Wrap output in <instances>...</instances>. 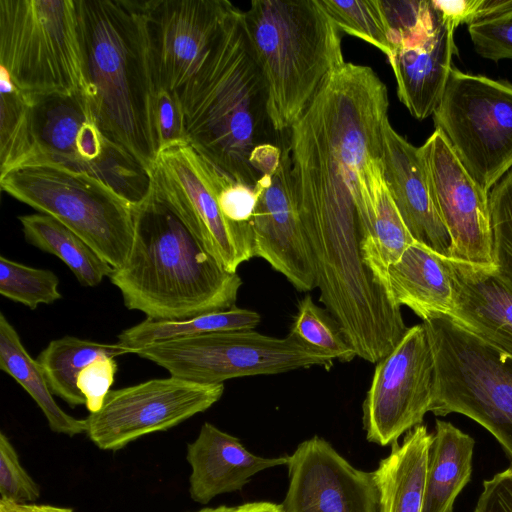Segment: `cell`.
<instances>
[{
	"instance_id": "cell-39",
	"label": "cell",
	"mask_w": 512,
	"mask_h": 512,
	"mask_svg": "<svg viewBox=\"0 0 512 512\" xmlns=\"http://www.w3.org/2000/svg\"><path fill=\"white\" fill-rule=\"evenodd\" d=\"M117 371L114 357H100L85 366L77 377V387L85 397L90 413L99 411L110 392Z\"/></svg>"
},
{
	"instance_id": "cell-46",
	"label": "cell",
	"mask_w": 512,
	"mask_h": 512,
	"mask_svg": "<svg viewBox=\"0 0 512 512\" xmlns=\"http://www.w3.org/2000/svg\"><path fill=\"white\" fill-rule=\"evenodd\" d=\"M0 512H8L5 508L0 506Z\"/></svg>"
},
{
	"instance_id": "cell-27",
	"label": "cell",
	"mask_w": 512,
	"mask_h": 512,
	"mask_svg": "<svg viewBox=\"0 0 512 512\" xmlns=\"http://www.w3.org/2000/svg\"><path fill=\"white\" fill-rule=\"evenodd\" d=\"M18 219L26 241L58 257L81 285L95 287L113 272L114 268L107 261L55 218L35 213L21 215Z\"/></svg>"
},
{
	"instance_id": "cell-28",
	"label": "cell",
	"mask_w": 512,
	"mask_h": 512,
	"mask_svg": "<svg viewBox=\"0 0 512 512\" xmlns=\"http://www.w3.org/2000/svg\"><path fill=\"white\" fill-rule=\"evenodd\" d=\"M135 353L118 343H100L64 336L52 340L37 356L49 389L53 395L64 400L71 408L85 405L86 400L77 387L81 370L100 357H116Z\"/></svg>"
},
{
	"instance_id": "cell-13",
	"label": "cell",
	"mask_w": 512,
	"mask_h": 512,
	"mask_svg": "<svg viewBox=\"0 0 512 512\" xmlns=\"http://www.w3.org/2000/svg\"><path fill=\"white\" fill-rule=\"evenodd\" d=\"M419 150L433 205L451 238V259L494 266L488 194L469 176L439 130Z\"/></svg>"
},
{
	"instance_id": "cell-24",
	"label": "cell",
	"mask_w": 512,
	"mask_h": 512,
	"mask_svg": "<svg viewBox=\"0 0 512 512\" xmlns=\"http://www.w3.org/2000/svg\"><path fill=\"white\" fill-rule=\"evenodd\" d=\"M432 433L420 424L407 432L401 444L373 471L378 512H422L426 469Z\"/></svg>"
},
{
	"instance_id": "cell-8",
	"label": "cell",
	"mask_w": 512,
	"mask_h": 512,
	"mask_svg": "<svg viewBox=\"0 0 512 512\" xmlns=\"http://www.w3.org/2000/svg\"><path fill=\"white\" fill-rule=\"evenodd\" d=\"M135 354L166 369L170 376L200 384L281 374L314 366L330 369L331 353L297 337H273L254 329L205 333L155 342Z\"/></svg>"
},
{
	"instance_id": "cell-31",
	"label": "cell",
	"mask_w": 512,
	"mask_h": 512,
	"mask_svg": "<svg viewBox=\"0 0 512 512\" xmlns=\"http://www.w3.org/2000/svg\"><path fill=\"white\" fill-rule=\"evenodd\" d=\"M320 1L341 31L373 45L387 57L391 54V29L381 0Z\"/></svg>"
},
{
	"instance_id": "cell-32",
	"label": "cell",
	"mask_w": 512,
	"mask_h": 512,
	"mask_svg": "<svg viewBox=\"0 0 512 512\" xmlns=\"http://www.w3.org/2000/svg\"><path fill=\"white\" fill-rule=\"evenodd\" d=\"M59 278L51 270L34 268L0 256V293L34 310L61 299Z\"/></svg>"
},
{
	"instance_id": "cell-12",
	"label": "cell",
	"mask_w": 512,
	"mask_h": 512,
	"mask_svg": "<svg viewBox=\"0 0 512 512\" xmlns=\"http://www.w3.org/2000/svg\"><path fill=\"white\" fill-rule=\"evenodd\" d=\"M223 392V383L200 384L173 376L110 390L101 409L85 419L86 434L101 450H120L206 411Z\"/></svg>"
},
{
	"instance_id": "cell-1",
	"label": "cell",
	"mask_w": 512,
	"mask_h": 512,
	"mask_svg": "<svg viewBox=\"0 0 512 512\" xmlns=\"http://www.w3.org/2000/svg\"><path fill=\"white\" fill-rule=\"evenodd\" d=\"M90 102L104 137L149 171L158 90L146 1L78 0Z\"/></svg>"
},
{
	"instance_id": "cell-19",
	"label": "cell",
	"mask_w": 512,
	"mask_h": 512,
	"mask_svg": "<svg viewBox=\"0 0 512 512\" xmlns=\"http://www.w3.org/2000/svg\"><path fill=\"white\" fill-rule=\"evenodd\" d=\"M382 138L385 177L407 229L417 243L451 259V238L433 205L419 147L399 135L388 118Z\"/></svg>"
},
{
	"instance_id": "cell-20",
	"label": "cell",
	"mask_w": 512,
	"mask_h": 512,
	"mask_svg": "<svg viewBox=\"0 0 512 512\" xmlns=\"http://www.w3.org/2000/svg\"><path fill=\"white\" fill-rule=\"evenodd\" d=\"M358 182L356 210L362 259L376 283L386 292L388 268L416 241L390 192L383 155L367 161Z\"/></svg>"
},
{
	"instance_id": "cell-44",
	"label": "cell",
	"mask_w": 512,
	"mask_h": 512,
	"mask_svg": "<svg viewBox=\"0 0 512 512\" xmlns=\"http://www.w3.org/2000/svg\"><path fill=\"white\" fill-rule=\"evenodd\" d=\"M236 512H284L281 504L268 501L249 502L237 506Z\"/></svg>"
},
{
	"instance_id": "cell-37",
	"label": "cell",
	"mask_w": 512,
	"mask_h": 512,
	"mask_svg": "<svg viewBox=\"0 0 512 512\" xmlns=\"http://www.w3.org/2000/svg\"><path fill=\"white\" fill-rule=\"evenodd\" d=\"M259 197L256 186L237 182L225 175L218 189L217 200L222 215L232 226L250 228Z\"/></svg>"
},
{
	"instance_id": "cell-40",
	"label": "cell",
	"mask_w": 512,
	"mask_h": 512,
	"mask_svg": "<svg viewBox=\"0 0 512 512\" xmlns=\"http://www.w3.org/2000/svg\"><path fill=\"white\" fill-rule=\"evenodd\" d=\"M440 18L454 27L468 25L507 8L509 0H431Z\"/></svg>"
},
{
	"instance_id": "cell-45",
	"label": "cell",
	"mask_w": 512,
	"mask_h": 512,
	"mask_svg": "<svg viewBox=\"0 0 512 512\" xmlns=\"http://www.w3.org/2000/svg\"><path fill=\"white\" fill-rule=\"evenodd\" d=\"M236 511H237V506H234V507L219 506V507H215V508H211V507L203 508L196 512H236Z\"/></svg>"
},
{
	"instance_id": "cell-29",
	"label": "cell",
	"mask_w": 512,
	"mask_h": 512,
	"mask_svg": "<svg viewBox=\"0 0 512 512\" xmlns=\"http://www.w3.org/2000/svg\"><path fill=\"white\" fill-rule=\"evenodd\" d=\"M260 320L261 317L257 312L236 306L185 320H153L146 318L144 321L123 330L118 335L117 343L135 352L149 344L175 338L220 331L254 329Z\"/></svg>"
},
{
	"instance_id": "cell-2",
	"label": "cell",
	"mask_w": 512,
	"mask_h": 512,
	"mask_svg": "<svg viewBox=\"0 0 512 512\" xmlns=\"http://www.w3.org/2000/svg\"><path fill=\"white\" fill-rule=\"evenodd\" d=\"M175 93L184 113L187 142L222 172L254 187L260 176L249 163L250 155L256 146L267 143L271 124L265 82L242 10L233 6L200 66Z\"/></svg>"
},
{
	"instance_id": "cell-25",
	"label": "cell",
	"mask_w": 512,
	"mask_h": 512,
	"mask_svg": "<svg viewBox=\"0 0 512 512\" xmlns=\"http://www.w3.org/2000/svg\"><path fill=\"white\" fill-rule=\"evenodd\" d=\"M474 439L447 421L436 420L429 448L422 512H453L472 474Z\"/></svg>"
},
{
	"instance_id": "cell-5",
	"label": "cell",
	"mask_w": 512,
	"mask_h": 512,
	"mask_svg": "<svg viewBox=\"0 0 512 512\" xmlns=\"http://www.w3.org/2000/svg\"><path fill=\"white\" fill-rule=\"evenodd\" d=\"M0 64L29 97L90 100L78 0H0Z\"/></svg>"
},
{
	"instance_id": "cell-33",
	"label": "cell",
	"mask_w": 512,
	"mask_h": 512,
	"mask_svg": "<svg viewBox=\"0 0 512 512\" xmlns=\"http://www.w3.org/2000/svg\"><path fill=\"white\" fill-rule=\"evenodd\" d=\"M289 334L312 347L331 353L341 362H350L357 356L337 321L316 305L310 294L299 301Z\"/></svg>"
},
{
	"instance_id": "cell-9",
	"label": "cell",
	"mask_w": 512,
	"mask_h": 512,
	"mask_svg": "<svg viewBox=\"0 0 512 512\" xmlns=\"http://www.w3.org/2000/svg\"><path fill=\"white\" fill-rule=\"evenodd\" d=\"M433 118L466 172L489 194L512 168V84L452 67Z\"/></svg>"
},
{
	"instance_id": "cell-4",
	"label": "cell",
	"mask_w": 512,
	"mask_h": 512,
	"mask_svg": "<svg viewBox=\"0 0 512 512\" xmlns=\"http://www.w3.org/2000/svg\"><path fill=\"white\" fill-rule=\"evenodd\" d=\"M243 19L271 127L289 130L345 63L341 30L320 0H253Z\"/></svg>"
},
{
	"instance_id": "cell-41",
	"label": "cell",
	"mask_w": 512,
	"mask_h": 512,
	"mask_svg": "<svg viewBox=\"0 0 512 512\" xmlns=\"http://www.w3.org/2000/svg\"><path fill=\"white\" fill-rule=\"evenodd\" d=\"M474 512H512V465L483 482Z\"/></svg>"
},
{
	"instance_id": "cell-11",
	"label": "cell",
	"mask_w": 512,
	"mask_h": 512,
	"mask_svg": "<svg viewBox=\"0 0 512 512\" xmlns=\"http://www.w3.org/2000/svg\"><path fill=\"white\" fill-rule=\"evenodd\" d=\"M436 387L434 353L423 323L409 327L375 366L363 402L369 442L387 446L422 424Z\"/></svg>"
},
{
	"instance_id": "cell-6",
	"label": "cell",
	"mask_w": 512,
	"mask_h": 512,
	"mask_svg": "<svg viewBox=\"0 0 512 512\" xmlns=\"http://www.w3.org/2000/svg\"><path fill=\"white\" fill-rule=\"evenodd\" d=\"M0 186L72 230L114 269L126 263L134 241L136 204L99 177L34 159L0 175Z\"/></svg>"
},
{
	"instance_id": "cell-22",
	"label": "cell",
	"mask_w": 512,
	"mask_h": 512,
	"mask_svg": "<svg viewBox=\"0 0 512 512\" xmlns=\"http://www.w3.org/2000/svg\"><path fill=\"white\" fill-rule=\"evenodd\" d=\"M455 28L441 19L429 36L397 45L387 57L392 67L399 100L418 120L433 115L444 93L457 53Z\"/></svg>"
},
{
	"instance_id": "cell-7",
	"label": "cell",
	"mask_w": 512,
	"mask_h": 512,
	"mask_svg": "<svg viewBox=\"0 0 512 512\" xmlns=\"http://www.w3.org/2000/svg\"><path fill=\"white\" fill-rule=\"evenodd\" d=\"M436 365L429 412L465 415L488 430L512 465V357L486 344L450 315L422 322Z\"/></svg>"
},
{
	"instance_id": "cell-34",
	"label": "cell",
	"mask_w": 512,
	"mask_h": 512,
	"mask_svg": "<svg viewBox=\"0 0 512 512\" xmlns=\"http://www.w3.org/2000/svg\"><path fill=\"white\" fill-rule=\"evenodd\" d=\"M494 266L512 283V168L488 194Z\"/></svg>"
},
{
	"instance_id": "cell-23",
	"label": "cell",
	"mask_w": 512,
	"mask_h": 512,
	"mask_svg": "<svg viewBox=\"0 0 512 512\" xmlns=\"http://www.w3.org/2000/svg\"><path fill=\"white\" fill-rule=\"evenodd\" d=\"M386 293L395 305L407 306L423 321L453 310V287L444 257L417 242L388 268Z\"/></svg>"
},
{
	"instance_id": "cell-17",
	"label": "cell",
	"mask_w": 512,
	"mask_h": 512,
	"mask_svg": "<svg viewBox=\"0 0 512 512\" xmlns=\"http://www.w3.org/2000/svg\"><path fill=\"white\" fill-rule=\"evenodd\" d=\"M29 98L37 147L34 159H45L96 175L109 149L115 145L101 132L89 98L63 95Z\"/></svg>"
},
{
	"instance_id": "cell-30",
	"label": "cell",
	"mask_w": 512,
	"mask_h": 512,
	"mask_svg": "<svg viewBox=\"0 0 512 512\" xmlns=\"http://www.w3.org/2000/svg\"><path fill=\"white\" fill-rule=\"evenodd\" d=\"M37 147L30 98L0 67V175L34 159Z\"/></svg>"
},
{
	"instance_id": "cell-16",
	"label": "cell",
	"mask_w": 512,
	"mask_h": 512,
	"mask_svg": "<svg viewBox=\"0 0 512 512\" xmlns=\"http://www.w3.org/2000/svg\"><path fill=\"white\" fill-rule=\"evenodd\" d=\"M255 186L259 197L251 221L254 257L281 273L298 291L317 288L308 238L290 178L287 148L273 175H263Z\"/></svg>"
},
{
	"instance_id": "cell-3",
	"label": "cell",
	"mask_w": 512,
	"mask_h": 512,
	"mask_svg": "<svg viewBox=\"0 0 512 512\" xmlns=\"http://www.w3.org/2000/svg\"><path fill=\"white\" fill-rule=\"evenodd\" d=\"M134 241L109 279L124 305L153 320H185L235 306L242 279L225 270L149 186L135 205Z\"/></svg>"
},
{
	"instance_id": "cell-42",
	"label": "cell",
	"mask_w": 512,
	"mask_h": 512,
	"mask_svg": "<svg viewBox=\"0 0 512 512\" xmlns=\"http://www.w3.org/2000/svg\"><path fill=\"white\" fill-rule=\"evenodd\" d=\"M282 158V149L271 143H264L256 146L249 159L253 170L259 175H273Z\"/></svg>"
},
{
	"instance_id": "cell-18",
	"label": "cell",
	"mask_w": 512,
	"mask_h": 512,
	"mask_svg": "<svg viewBox=\"0 0 512 512\" xmlns=\"http://www.w3.org/2000/svg\"><path fill=\"white\" fill-rule=\"evenodd\" d=\"M453 287L450 316L477 338L512 357V283L495 266L444 258Z\"/></svg>"
},
{
	"instance_id": "cell-21",
	"label": "cell",
	"mask_w": 512,
	"mask_h": 512,
	"mask_svg": "<svg viewBox=\"0 0 512 512\" xmlns=\"http://www.w3.org/2000/svg\"><path fill=\"white\" fill-rule=\"evenodd\" d=\"M186 459L191 468L189 495L203 505L221 494L241 490L263 470L288 463V455L263 457L249 452L237 437L209 422L187 444Z\"/></svg>"
},
{
	"instance_id": "cell-35",
	"label": "cell",
	"mask_w": 512,
	"mask_h": 512,
	"mask_svg": "<svg viewBox=\"0 0 512 512\" xmlns=\"http://www.w3.org/2000/svg\"><path fill=\"white\" fill-rule=\"evenodd\" d=\"M468 32L480 56L495 62L512 59V5L469 24Z\"/></svg>"
},
{
	"instance_id": "cell-15",
	"label": "cell",
	"mask_w": 512,
	"mask_h": 512,
	"mask_svg": "<svg viewBox=\"0 0 512 512\" xmlns=\"http://www.w3.org/2000/svg\"><path fill=\"white\" fill-rule=\"evenodd\" d=\"M284 512H378L373 472L351 465L319 436L288 455Z\"/></svg>"
},
{
	"instance_id": "cell-14",
	"label": "cell",
	"mask_w": 512,
	"mask_h": 512,
	"mask_svg": "<svg viewBox=\"0 0 512 512\" xmlns=\"http://www.w3.org/2000/svg\"><path fill=\"white\" fill-rule=\"evenodd\" d=\"M233 6L226 0H146L158 89L177 92L192 77Z\"/></svg>"
},
{
	"instance_id": "cell-26",
	"label": "cell",
	"mask_w": 512,
	"mask_h": 512,
	"mask_svg": "<svg viewBox=\"0 0 512 512\" xmlns=\"http://www.w3.org/2000/svg\"><path fill=\"white\" fill-rule=\"evenodd\" d=\"M0 369L33 398L52 432L70 437L86 433L85 419L74 418L56 403L37 360L27 352L18 332L3 313L0 314Z\"/></svg>"
},
{
	"instance_id": "cell-10",
	"label": "cell",
	"mask_w": 512,
	"mask_h": 512,
	"mask_svg": "<svg viewBox=\"0 0 512 512\" xmlns=\"http://www.w3.org/2000/svg\"><path fill=\"white\" fill-rule=\"evenodd\" d=\"M148 175L150 188L225 270L237 273L254 257L252 228L232 226L219 208L217 193L226 174L188 142L161 148Z\"/></svg>"
},
{
	"instance_id": "cell-43",
	"label": "cell",
	"mask_w": 512,
	"mask_h": 512,
	"mask_svg": "<svg viewBox=\"0 0 512 512\" xmlns=\"http://www.w3.org/2000/svg\"><path fill=\"white\" fill-rule=\"evenodd\" d=\"M0 506L8 512H74L71 508L46 504L15 503L0 499Z\"/></svg>"
},
{
	"instance_id": "cell-38",
	"label": "cell",
	"mask_w": 512,
	"mask_h": 512,
	"mask_svg": "<svg viewBox=\"0 0 512 512\" xmlns=\"http://www.w3.org/2000/svg\"><path fill=\"white\" fill-rule=\"evenodd\" d=\"M154 122L159 150L174 143L187 142L184 113L175 92L162 88L157 90Z\"/></svg>"
},
{
	"instance_id": "cell-36",
	"label": "cell",
	"mask_w": 512,
	"mask_h": 512,
	"mask_svg": "<svg viewBox=\"0 0 512 512\" xmlns=\"http://www.w3.org/2000/svg\"><path fill=\"white\" fill-rule=\"evenodd\" d=\"M0 495L15 503H33L40 497V488L20 463L9 438L0 433Z\"/></svg>"
}]
</instances>
